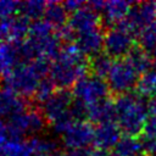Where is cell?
Wrapping results in <instances>:
<instances>
[{
  "mask_svg": "<svg viewBox=\"0 0 156 156\" xmlns=\"http://www.w3.org/2000/svg\"><path fill=\"white\" fill-rule=\"evenodd\" d=\"M143 154L141 151V144L140 140H138L135 136L130 135H123L117 145L115 146L112 156H138Z\"/></svg>",
  "mask_w": 156,
  "mask_h": 156,
  "instance_id": "19",
  "label": "cell"
},
{
  "mask_svg": "<svg viewBox=\"0 0 156 156\" xmlns=\"http://www.w3.org/2000/svg\"><path fill=\"white\" fill-rule=\"evenodd\" d=\"M71 113H72L73 118L76 119V122L84 121V118H88V105L74 99V101L71 106Z\"/></svg>",
  "mask_w": 156,
  "mask_h": 156,
  "instance_id": "29",
  "label": "cell"
},
{
  "mask_svg": "<svg viewBox=\"0 0 156 156\" xmlns=\"http://www.w3.org/2000/svg\"><path fill=\"white\" fill-rule=\"evenodd\" d=\"M133 48L134 40L133 35H130L129 33H126L116 27L110 28L105 33L104 50L110 57L117 60H121L124 56L127 57Z\"/></svg>",
  "mask_w": 156,
  "mask_h": 156,
  "instance_id": "7",
  "label": "cell"
},
{
  "mask_svg": "<svg viewBox=\"0 0 156 156\" xmlns=\"http://www.w3.org/2000/svg\"><path fill=\"white\" fill-rule=\"evenodd\" d=\"M133 5L134 2L122 1V0H113V1L105 2V6L101 12L104 22L108 26L111 24L116 26L117 23H119L122 20H124L128 16Z\"/></svg>",
  "mask_w": 156,
  "mask_h": 156,
  "instance_id": "15",
  "label": "cell"
},
{
  "mask_svg": "<svg viewBox=\"0 0 156 156\" xmlns=\"http://www.w3.org/2000/svg\"><path fill=\"white\" fill-rule=\"evenodd\" d=\"M138 72L128 62L127 58L113 61L112 68L107 76L110 90L115 94H127L138 83Z\"/></svg>",
  "mask_w": 156,
  "mask_h": 156,
  "instance_id": "6",
  "label": "cell"
},
{
  "mask_svg": "<svg viewBox=\"0 0 156 156\" xmlns=\"http://www.w3.org/2000/svg\"><path fill=\"white\" fill-rule=\"evenodd\" d=\"M51 63L45 57H38L30 62H22L12 72L4 77L5 87L21 96H33L40 80L50 72Z\"/></svg>",
  "mask_w": 156,
  "mask_h": 156,
  "instance_id": "2",
  "label": "cell"
},
{
  "mask_svg": "<svg viewBox=\"0 0 156 156\" xmlns=\"http://www.w3.org/2000/svg\"><path fill=\"white\" fill-rule=\"evenodd\" d=\"M140 144L143 154H145L146 156H156V138L141 135Z\"/></svg>",
  "mask_w": 156,
  "mask_h": 156,
  "instance_id": "30",
  "label": "cell"
},
{
  "mask_svg": "<svg viewBox=\"0 0 156 156\" xmlns=\"http://www.w3.org/2000/svg\"><path fill=\"white\" fill-rule=\"evenodd\" d=\"M113 61L112 57H110L106 52H100L93 57H90L88 66H89V71L91 72L93 76L100 77V78H105L108 76L111 68H112Z\"/></svg>",
  "mask_w": 156,
  "mask_h": 156,
  "instance_id": "20",
  "label": "cell"
},
{
  "mask_svg": "<svg viewBox=\"0 0 156 156\" xmlns=\"http://www.w3.org/2000/svg\"><path fill=\"white\" fill-rule=\"evenodd\" d=\"M99 23H100L99 13L95 12L87 4L84 7L73 12L69 16L67 24L74 30L76 34H79V33H84V32L99 28Z\"/></svg>",
  "mask_w": 156,
  "mask_h": 156,
  "instance_id": "11",
  "label": "cell"
},
{
  "mask_svg": "<svg viewBox=\"0 0 156 156\" xmlns=\"http://www.w3.org/2000/svg\"><path fill=\"white\" fill-rule=\"evenodd\" d=\"M88 118L98 124L106 122H115L117 118L115 102L105 99L88 106Z\"/></svg>",
  "mask_w": 156,
  "mask_h": 156,
  "instance_id": "16",
  "label": "cell"
},
{
  "mask_svg": "<svg viewBox=\"0 0 156 156\" xmlns=\"http://www.w3.org/2000/svg\"><path fill=\"white\" fill-rule=\"evenodd\" d=\"M33 156H62L61 151L56 154H46V152H33Z\"/></svg>",
  "mask_w": 156,
  "mask_h": 156,
  "instance_id": "39",
  "label": "cell"
},
{
  "mask_svg": "<svg viewBox=\"0 0 156 156\" xmlns=\"http://www.w3.org/2000/svg\"><path fill=\"white\" fill-rule=\"evenodd\" d=\"M30 22L28 18H26L22 15H17L12 17V24H11V37L10 40L13 41H23L24 37L29 34Z\"/></svg>",
  "mask_w": 156,
  "mask_h": 156,
  "instance_id": "24",
  "label": "cell"
},
{
  "mask_svg": "<svg viewBox=\"0 0 156 156\" xmlns=\"http://www.w3.org/2000/svg\"><path fill=\"white\" fill-rule=\"evenodd\" d=\"M17 11H20V2L12 0L0 1V18H11Z\"/></svg>",
  "mask_w": 156,
  "mask_h": 156,
  "instance_id": "28",
  "label": "cell"
},
{
  "mask_svg": "<svg viewBox=\"0 0 156 156\" xmlns=\"http://www.w3.org/2000/svg\"><path fill=\"white\" fill-rule=\"evenodd\" d=\"M5 156H33L29 140L7 139L5 144Z\"/></svg>",
  "mask_w": 156,
  "mask_h": 156,
  "instance_id": "23",
  "label": "cell"
},
{
  "mask_svg": "<svg viewBox=\"0 0 156 156\" xmlns=\"http://www.w3.org/2000/svg\"><path fill=\"white\" fill-rule=\"evenodd\" d=\"M54 88H55V85H54V83L50 80V78H44V79H41L40 83H39V85H38V88H37V90H35V93H34V95H33L34 100H35L37 102H39V104L43 105V104L46 102V101L49 100V98L55 93V91H54Z\"/></svg>",
  "mask_w": 156,
  "mask_h": 156,
  "instance_id": "26",
  "label": "cell"
},
{
  "mask_svg": "<svg viewBox=\"0 0 156 156\" xmlns=\"http://www.w3.org/2000/svg\"><path fill=\"white\" fill-rule=\"evenodd\" d=\"M67 11L65 10L63 5L56 1L46 2V9L44 12V21H46L51 27L60 29L66 26L67 22Z\"/></svg>",
  "mask_w": 156,
  "mask_h": 156,
  "instance_id": "17",
  "label": "cell"
},
{
  "mask_svg": "<svg viewBox=\"0 0 156 156\" xmlns=\"http://www.w3.org/2000/svg\"><path fill=\"white\" fill-rule=\"evenodd\" d=\"M89 69L85 56L74 43L66 44L58 55L52 60L49 78L58 89L73 87L80 78L87 76Z\"/></svg>",
  "mask_w": 156,
  "mask_h": 156,
  "instance_id": "1",
  "label": "cell"
},
{
  "mask_svg": "<svg viewBox=\"0 0 156 156\" xmlns=\"http://www.w3.org/2000/svg\"><path fill=\"white\" fill-rule=\"evenodd\" d=\"M126 58L133 66V68L138 73H141V74L149 72L150 68L152 67L151 56L145 50H143L140 46H134Z\"/></svg>",
  "mask_w": 156,
  "mask_h": 156,
  "instance_id": "18",
  "label": "cell"
},
{
  "mask_svg": "<svg viewBox=\"0 0 156 156\" xmlns=\"http://www.w3.org/2000/svg\"><path fill=\"white\" fill-rule=\"evenodd\" d=\"M117 122L124 135L138 136L143 134L145 122L147 119V105L143 98L135 94H122L118 95L115 101Z\"/></svg>",
  "mask_w": 156,
  "mask_h": 156,
  "instance_id": "3",
  "label": "cell"
},
{
  "mask_svg": "<svg viewBox=\"0 0 156 156\" xmlns=\"http://www.w3.org/2000/svg\"><path fill=\"white\" fill-rule=\"evenodd\" d=\"M135 90L138 96L147 98L156 94V71L150 69L149 72L140 76L138 83L135 85Z\"/></svg>",
  "mask_w": 156,
  "mask_h": 156,
  "instance_id": "21",
  "label": "cell"
},
{
  "mask_svg": "<svg viewBox=\"0 0 156 156\" xmlns=\"http://www.w3.org/2000/svg\"><path fill=\"white\" fill-rule=\"evenodd\" d=\"M10 139V138H7ZM7 139H0V156H5V144Z\"/></svg>",
  "mask_w": 156,
  "mask_h": 156,
  "instance_id": "38",
  "label": "cell"
},
{
  "mask_svg": "<svg viewBox=\"0 0 156 156\" xmlns=\"http://www.w3.org/2000/svg\"><path fill=\"white\" fill-rule=\"evenodd\" d=\"M152 69L156 71V60H152Z\"/></svg>",
  "mask_w": 156,
  "mask_h": 156,
  "instance_id": "41",
  "label": "cell"
},
{
  "mask_svg": "<svg viewBox=\"0 0 156 156\" xmlns=\"http://www.w3.org/2000/svg\"><path fill=\"white\" fill-rule=\"evenodd\" d=\"M138 41L139 46L143 50H145L146 52H151L156 48V34L149 27H146L138 35Z\"/></svg>",
  "mask_w": 156,
  "mask_h": 156,
  "instance_id": "27",
  "label": "cell"
},
{
  "mask_svg": "<svg viewBox=\"0 0 156 156\" xmlns=\"http://www.w3.org/2000/svg\"><path fill=\"white\" fill-rule=\"evenodd\" d=\"M46 9V2L45 1H40V0H29V1H23L20 2V15L24 16L26 18H28L29 21L33 20L38 21L40 17L44 16Z\"/></svg>",
  "mask_w": 156,
  "mask_h": 156,
  "instance_id": "22",
  "label": "cell"
},
{
  "mask_svg": "<svg viewBox=\"0 0 156 156\" xmlns=\"http://www.w3.org/2000/svg\"><path fill=\"white\" fill-rule=\"evenodd\" d=\"M91 152V150H89L88 147H83V149H68L66 152L62 154V156H89Z\"/></svg>",
  "mask_w": 156,
  "mask_h": 156,
  "instance_id": "34",
  "label": "cell"
},
{
  "mask_svg": "<svg viewBox=\"0 0 156 156\" xmlns=\"http://www.w3.org/2000/svg\"><path fill=\"white\" fill-rule=\"evenodd\" d=\"M9 136V130H7V124L6 121L0 119V139H7Z\"/></svg>",
  "mask_w": 156,
  "mask_h": 156,
  "instance_id": "35",
  "label": "cell"
},
{
  "mask_svg": "<svg viewBox=\"0 0 156 156\" xmlns=\"http://www.w3.org/2000/svg\"><path fill=\"white\" fill-rule=\"evenodd\" d=\"M147 107H149V111L151 112L152 116H156V94L152 95L147 102Z\"/></svg>",
  "mask_w": 156,
  "mask_h": 156,
  "instance_id": "36",
  "label": "cell"
},
{
  "mask_svg": "<svg viewBox=\"0 0 156 156\" xmlns=\"http://www.w3.org/2000/svg\"><path fill=\"white\" fill-rule=\"evenodd\" d=\"M104 39H105V34L100 28H96L93 30L77 34L74 44L84 56L88 55L93 57L101 52L104 48Z\"/></svg>",
  "mask_w": 156,
  "mask_h": 156,
  "instance_id": "12",
  "label": "cell"
},
{
  "mask_svg": "<svg viewBox=\"0 0 156 156\" xmlns=\"http://www.w3.org/2000/svg\"><path fill=\"white\" fill-rule=\"evenodd\" d=\"M89 156H112L111 154L107 152V150H101V149H95V150H91L90 155Z\"/></svg>",
  "mask_w": 156,
  "mask_h": 156,
  "instance_id": "37",
  "label": "cell"
},
{
  "mask_svg": "<svg viewBox=\"0 0 156 156\" xmlns=\"http://www.w3.org/2000/svg\"><path fill=\"white\" fill-rule=\"evenodd\" d=\"M62 5H63V7H65V10L67 11V13H73V12H76V11H78V10H80L82 7H84L85 5H87V2H84V1H78V0H68V1H65V2H62Z\"/></svg>",
  "mask_w": 156,
  "mask_h": 156,
  "instance_id": "33",
  "label": "cell"
},
{
  "mask_svg": "<svg viewBox=\"0 0 156 156\" xmlns=\"http://www.w3.org/2000/svg\"><path fill=\"white\" fill-rule=\"evenodd\" d=\"M95 128L89 122L77 121L62 135V143L68 149H83L94 143Z\"/></svg>",
  "mask_w": 156,
  "mask_h": 156,
  "instance_id": "9",
  "label": "cell"
},
{
  "mask_svg": "<svg viewBox=\"0 0 156 156\" xmlns=\"http://www.w3.org/2000/svg\"><path fill=\"white\" fill-rule=\"evenodd\" d=\"M110 87L107 80L96 76H85L80 78L73 87L72 94L76 100L84 102L85 105H93L98 101L107 99Z\"/></svg>",
  "mask_w": 156,
  "mask_h": 156,
  "instance_id": "4",
  "label": "cell"
},
{
  "mask_svg": "<svg viewBox=\"0 0 156 156\" xmlns=\"http://www.w3.org/2000/svg\"><path fill=\"white\" fill-rule=\"evenodd\" d=\"M147 27H149V28H150V29L156 34V21H154V22H152L150 26H147Z\"/></svg>",
  "mask_w": 156,
  "mask_h": 156,
  "instance_id": "40",
  "label": "cell"
},
{
  "mask_svg": "<svg viewBox=\"0 0 156 156\" xmlns=\"http://www.w3.org/2000/svg\"><path fill=\"white\" fill-rule=\"evenodd\" d=\"M10 139H23L27 134L38 133L45 124V117L35 110L23 111L6 121Z\"/></svg>",
  "mask_w": 156,
  "mask_h": 156,
  "instance_id": "5",
  "label": "cell"
},
{
  "mask_svg": "<svg viewBox=\"0 0 156 156\" xmlns=\"http://www.w3.org/2000/svg\"><path fill=\"white\" fill-rule=\"evenodd\" d=\"M27 101L7 87L0 88V119H9L12 116L26 111Z\"/></svg>",
  "mask_w": 156,
  "mask_h": 156,
  "instance_id": "10",
  "label": "cell"
},
{
  "mask_svg": "<svg viewBox=\"0 0 156 156\" xmlns=\"http://www.w3.org/2000/svg\"><path fill=\"white\" fill-rule=\"evenodd\" d=\"M73 94L68 89L56 90L46 102L43 104V115L46 121L52 123L57 118L67 115L73 104Z\"/></svg>",
  "mask_w": 156,
  "mask_h": 156,
  "instance_id": "8",
  "label": "cell"
},
{
  "mask_svg": "<svg viewBox=\"0 0 156 156\" xmlns=\"http://www.w3.org/2000/svg\"><path fill=\"white\" fill-rule=\"evenodd\" d=\"M121 138L119 126L115 122H106L96 126L93 144L96 146V149L108 150L115 147Z\"/></svg>",
  "mask_w": 156,
  "mask_h": 156,
  "instance_id": "13",
  "label": "cell"
},
{
  "mask_svg": "<svg viewBox=\"0 0 156 156\" xmlns=\"http://www.w3.org/2000/svg\"><path fill=\"white\" fill-rule=\"evenodd\" d=\"M141 135H146V136H150V138H156V116L151 115L150 117H147Z\"/></svg>",
  "mask_w": 156,
  "mask_h": 156,
  "instance_id": "32",
  "label": "cell"
},
{
  "mask_svg": "<svg viewBox=\"0 0 156 156\" xmlns=\"http://www.w3.org/2000/svg\"><path fill=\"white\" fill-rule=\"evenodd\" d=\"M20 44L21 41L6 40L0 43V74L2 77L7 76L13 71L21 62L20 54Z\"/></svg>",
  "mask_w": 156,
  "mask_h": 156,
  "instance_id": "14",
  "label": "cell"
},
{
  "mask_svg": "<svg viewBox=\"0 0 156 156\" xmlns=\"http://www.w3.org/2000/svg\"><path fill=\"white\" fill-rule=\"evenodd\" d=\"M29 144L33 149V152H46V154L60 152L57 143L54 139H50V138L34 136V138L29 139Z\"/></svg>",
  "mask_w": 156,
  "mask_h": 156,
  "instance_id": "25",
  "label": "cell"
},
{
  "mask_svg": "<svg viewBox=\"0 0 156 156\" xmlns=\"http://www.w3.org/2000/svg\"><path fill=\"white\" fill-rule=\"evenodd\" d=\"M11 24H12V17L11 18H0V43L10 40Z\"/></svg>",
  "mask_w": 156,
  "mask_h": 156,
  "instance_id": "31",
  "label": "cell"
}]
</instances>
